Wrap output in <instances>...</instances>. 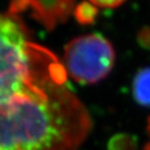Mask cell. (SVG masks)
I'll return each instance as SVG.
<instances>
[{
	"mask_svg": "<svg viewBox=\"0 0 150 150\" xmlns=\"http://www.w3.org/2000/svg\"><path fill=\"white\" fill-rule=\"evenodd\" d=\"M66 71L0 105V150H77L91 119Z\"/></svg>",
	"mask_w": 150,
	"mask_h": 150,
	"instance_id": "obj_1",
	"label": "cell"
},
{
	"mask_svg": "<svg viewBox=\"0 0 150 150\" xmlns=\"http://www.w3.org/2000/svg\"><path fill=\"white\" fill-rule=\"evenodd\" d=\"M55 56L30 42L16 16L0 13V105L64 70Z\"/></svg>",
	"mask_w": 150,
	"mask_h": 150,
	"instance_id": "obj_2",
	"label": "cell"
},
{
	"mask_svg": "<svg viewBox=\"0 0 150 150\" xmlns=\"http://www.w3.org/2000/svg\"><path fill=\"white\" fill-rule=\"evenodd\" d=\"M115 59V50L110 41L98 33H90L75 38L67 44L64 67L79 83H95L110 72Z\"/></svg>",
	"mask_w": 150,
	"mask_h": 150,
	"instance_id": "obj_3",
	"label": "cell"
},
{
	"mask_svg": "<svg viewBox=\"0 0 150 150\" xmlns=\"http://www.w3.org/2000/svg\"><path fill=\"white\" fill-rule=\"evenodd\" d=\"M134 98L144 105L150 106V68L141 70L134 79Z\"/></svg>",
	"mask_w": 150,
	"mask_h": 150,
	"instance_id": "obj_4",
	"label": "cell"
},
{
	"mask_svg": "<svg viewBox=\"0 0 150 150\" xmlns=\"http://www.w3.org/2000/svg\"><path fill=\"white\" fill-rule=\"evenodd\" d=\"M91 4L101 8H114L121 5L125 0H88Z\"/></svg>",
	"mask_w": 150,
	"mask_h": 150,
	"instance_id": "obj_5",
	"label": "cell"
},
{
	"mask_svg": "<svg viewBox=\"0 0 150 150\" xmlns=\"http://www.w3.org/2000/svg\"><path fill=\"white\" fill-rule=\"evenodd\" d=\"M148 136H149V140H148L147 144H146L145 150H150V120H149V125H148Z\"/></svg>",
	"mask_w": 150,
	"mask_h": 150,
	"instance_id": "obj_6",
	"label": "cell"
}]
</instances>
